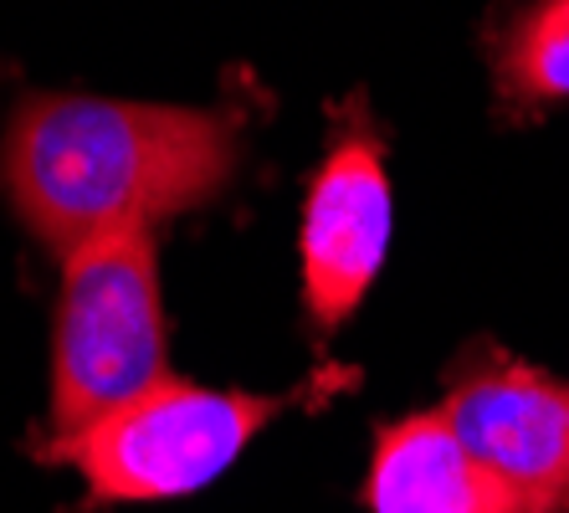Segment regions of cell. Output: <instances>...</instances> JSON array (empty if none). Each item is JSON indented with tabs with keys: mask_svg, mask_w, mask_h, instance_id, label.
Segmentation results:
<instances>
[{
	"mask_svg": "<svg viewBox=\"0 0 569 513\" xmlns=\"http://www.w3.org/2000/svg\"><path fill=\"white\" fill-rule=\"evenodd\" d=\"M237 165L231 108L93 92H27L0 139V190L57 257L211 206L231 190Z\"/></svg>",
	"mask_w": 569,
	"mask_h": 513,
	"instance_id": "obj_1",
	"label": "cell"
},
{
	"mask_svg": "<svg viewBox=\"0 0 569 513\" xmlns=\"http://www.w3.org/2000/svg\"><path fill=\"white\" fill-rule=\"evenodd\" d=\"M288 406L292 395L159 381L154 391L133 395L129 406L108 411L82 432L47 436L37 452L72 467L93 503H164L216 483Z\"/></svg>",
	"mask_w": 569,
	"mask_h": 513,
	"instance_id": "obj_2",
	"label": "cell"
},
{
	"mask_svg": "<svg viewBox=\"0 0 569 513\" xmlns=\"http://www.w3.org/2000/svg\"><path fill=\"white\" fill-rule=\"evenodd\" d=\"M164 298L154 231H119L62 257L52 329V436L82 432L164 375Z\"/></svg>",
	"mask_w": 569,
	"mask_h": 513,
	"instance_id": "obj_3",
	"label": "cell"
},
{
	"mask_svg": "<svg viewBox=\"0 0 569 513\" xmlns=\"http://www.w3.org/2000/svg\"><path fill=\"white\" fill-rule=\"evenodd\" d=\"M396 196L385 175V139L370 124L365 103L333 124L329 155L308 180L303 200V303L318 334L345 329L390 251Z\"/></svg>",
	"mask_w": 569,
	"mask_h": 513,
	"instance_id": "obj_4",
	"label": "cell"
},
{
	"mask_svg": "<svg viewBox=\"0 0 569 513\" xmlns=\"http://www.w3.org/2000/svg\"><path fill=\"white\" fill-rule=\"evenodd\" d=\"M437 411L529 513H569V381L482 344L451 365Z\"/></svg>",
	"mask_w": 569,
	"mask_h": 513,
	"instance_id": "obj_5",
	"label": "cell"
},
{
	"mask_svg": "<svg viewBox=\"0 0 569 513\" xmlns=\"http://www.w3.org/2000/svg\"><path fill=\"white\" fill-rule=\"evenodd\" d=\"M365 503L370 513H529L488 462L467 452L441 411L400 416L375 432Z\"/></svg>",
	"mask_w": 569,
	"mask_h": 513,
	"instance_id": "obj_6",
	"label": "cell"
},
{
	"mask_svg": "<svg viewBox=\"0 0 569 513\" xmlns=\"http://www.w3.org/2000/svg\"><path fill=\"white\" fill-rule=\"evenodd\" d=\"M492 92L508 119L569 103V0H518L488 31Z\"/></svg>",
	"mask_w": 569,
	"mask_h": 513,
	"instance_id": "obj_7",
	"label": "cell"
}]
</instances>
